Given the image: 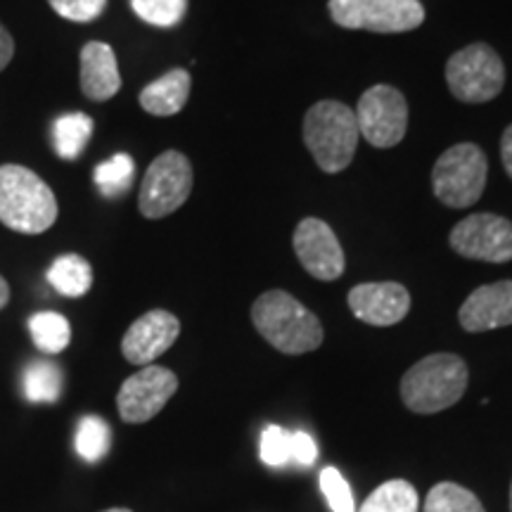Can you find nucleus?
<instances>
[{
    "instance_id": "f257e3e1",
    "label": "nucleus",
    "mask_w": 512,
    "mask_h": 512,
    "mask_svg": "<svg viewBox=\"0 0 512 512\" xmlns=\"http://www.w3.org/2000/svg\"><path fill=\"white\" fill-rule=\"evenodd\" d=\"M57 197L36 171L22 164L0 166V223L22 235H41L55 226Z\"/></svg>"
},
{
    "instance_id": "f03ea898",
    "label": "nucleus",
    "mask_w": 512,
    "mask_h": 512,
    "mask_svg": "<svg viewBox=\"0 0 512 512\" xmlns=\"http://www.w3.org/2000/svg\"><path fill=\"white\" fill-rule=\"evenodd\" d=\"M252 323L259 335L280 354L299 356L323 344V325L290 292L268 290L252 306Z\"/></svg>"
},
{
    "instance_id": "7ed1b4c3",
    "label": "nucleus",
    "mask_w": 512,
    "mask_h": 512,
    "mask_svg": "<svg viewBox=\"0 0 512 512\" xmlns=\"http://www.w3.org/2000/svg\"><path fill=\"white\" fill-rule=\"evenodd\" d=\"M358 131L354 107L339 100H320L304 114V143L325 174H339L354 162Z\"/></svg>"
},
{
    "instance_id": "20e7f679",
    "label": "nucleus",
    "mask_w": 512,
    "mask_h": 512,
    "mask_svg": "<svg viewBox=\"0 0 512 512\" xmlns=\"http://www.w3.org/2000/svg\"><path fill=\"white\" fill-rule=\"evenodd\" d=\"M467 366L456 354H430L403 375L401 399L418 415L441 413L456 406L467 389Z\"/></svg>"
},
{
    "instance_id": "39448f33",
    "label": "nucleus",
    "mask_w": 512,
    "mask_h": 512,
    "mask_svg": "<svg viewBox=\"0 0 512 512\" xmlns=\"http://www.w3.org/2000/svg\"><path fill=\"white\" fill-rule=\"evenodd\" d=\"M489 162L475 143L448 147L432 169V190L441 204L451 209H465L484 195Z\"/></svg>"
},
{
    "instance_id": "423d86ee",
    "label": "nucleus",
    "mask_w": 512,
    "mask_h": 512,
    "mask_svg": "<svg viewBox=\"0 0 512 512\" xmlns=\"http://www.w3.org/2000/svg\"><path fill=\"white\" fill-rule=\"evenodd\" d=\"M446 83L453 98L467 105H482L501 95L505 67L501 55L486 43H472L446 62Z\"/></svg>"
},
{
    "instance_id": "0eeeda50",
    "label": "nucleus",
    "mask_w": 512,
    "mask_h": 512,
    "mask_svg": "<svg viewBox=\"0 0 512 512\" xmlns=\"http://www.w3.org/2000/svg\"><path fill=\"white\" fill-rule=\"evenodd\" d=\"M192 192V164L178 150H166L147 166L138 192V209L145 219L157 221L174 214Z\"/></svg>"
},
{
    "instance_id": "6e6552de",
    "label": "nucleus",
    "mask_w": 512,
    "mask_h": 512,
    "mask_svg": "<svg viewBox=\"0 0 512 512\" xmlns=\"http://www.w3.org/2000/svg\"><path fill=\"white\" fill-rule=\"evenodd\" d=\"M332 22L351 31L406 34L425 22L420 0H330Z\"/></svg>"
},
{
    "instance_id": "1a4fd4ad",
    "label": "nucleus",
    "mask_w": 512,
    "mask_h": 512,
    "mask_svg": "<svg viewBox=\"0 0 512 512\" xmlns=\"http://www.w3.org/2000/svg\"><path fill=\"white\" fill-rule=\"evenodd\" d=\"M354 114L361 138L380 150L399 145L408 131V102L399 88L387 83L368 88L354 107Z\"/></svg>"
},
{
    "instance_id": "9d476101",
    "label": "nucleus",
    "mask_w": 512,
    "mask_h": 512,
    "mask_svg": "<svg viewBox=\"0 0 512 512\" xmlns=\"http://www.w3.org/2000/svg\"><path fill=\"white\" fill-rule=\"evenodd\" d=\"M448 245L463 259L508 264L512 261V221L498 214H472L456 223Z\"/></svg>"
},
{
    "instance_id": "9b49d317",
    "label": "nucleus",
    "mask_w": 512,
    "mask_h": 512,
    "mask_svg": "<svg viewBox=\"0 0 512 512\" xmlns=\"http://www.w3.org/2000/svg\"><path fill=\"white\" fill-rule=\"evenodd\" d=\"M178 389V377L164 366H145L121 384L117 408L121 420L128 425H143L162 413Z\"/></svg>"
},
{
    "instance_id": "f8f14e48",
    "label": "nucleus",
    "mask_w": 512,
    "mask_h": 512,
    "mask_svg": "<svg viewBox=\"0 0 512 512\" xmlns=\"http://www.w3.org/2000/svg\"><path fill=\"white\" fill-rule=\"evenodd\" d=\"M292 245L299 264L311 278L323 280V283L342 278L347 259H344V249L339 245L335 230L325 221L313 219V216L299 221Z\"/></svg>"
},
{
    "instance_id": "ddd939ff",
    "label": "nucleus",
    "mask_w": 512,
    "mask_h": 512,
    "mask_svg": "<svg viewBox=\"0 0 512 512\" xmlns=\"http://www.w3.org/2000/svg\"><path fill=\"white\" fill-rule=\"evenodd\" d=\"M178 335H181V320L174 313L164 309L147 311L126 330L121 339V354L133 366H152L159 356L174 347Z\"/></svg>"
},
{
    "instance_id": "4468645a",
    "label": "nucleus",
    "mask_w": 512,
    "mask_h": 512,
    "mask_svg": "<svg viewBox=\"0 0 512 512\" xmlns=\"http://www.w3.org/2000/svg\"><path fill=\"white\" fill-rule=\"evenodd\" d=\"M349 309L358 320L389 328L411 311V294L399 283H363L349 292Z\"/></svg>"
},
{
    "instance_id": "2eb2a0df",
    "label": "nucleus",
    "mask_w": 512,
    "mask_h": 512,
    "mask_svg": "<svg viewBox=\"0 0 512 512\" xmlns=\"http://www.w3.org/2000/svg\"><path fill=\"white\" fill-rule=\"evenodd\" d=\"M460 328L489 332L512 325V280L477 287L458 311Z\"/></svg>"
},
{
    "instance_id": "dca6fc26",
    "label": "nucleus",
    "mask_w": 512,
    "mask_h": 512,
    "mask_svg": "<svg viewBox=\"0 0 512 512\" xmlns=\"http://www.w3.org/2000/svg\"><path fill=\"white\" fill-rule=\"evenodd\" d=\"M81 93L93 102H107L121 91L119 62L114 50L102 41H91L79 55Z\"/></svg>"
},
{
    "instance_id": "f3484780",
    "label": "nucleus",
    "mask_w": 512,
    "mask_h": 512,
    "mask_svg": "<svg viewBox=\"0 0 512 512\" xmlns=\"http://www.w3.org/2000/svg\"><path fill=\"white\" fill-rule=\"evenodd\" d=\"M192 76L188 69H171L140 91V107L152 117H174L190 98Z\"/></svg>"
},
{
    "instance_id": "a211bd4d",
    "label": "nucleus",
    "mask_w": 512,
    "mask_h": 512,
    "mask_svg": "<svg viewBox=\"0 0 512 512\" xmlns=\"http://www.w3.org/2000/svg\"><path fill=\"white\" fill-rule=\"evenodd\" d=\"M48 283L62 297L79 299L93 287V268L81 254H62L48 268Z\"/></svg>"
},
{
    "instance_id": "6ab92c4d",
    "label": "nucleus",
    "mask_w": 512,
    "mask_h": 512,
    "mask_svg": "<svg viewBox=\"0 0 512 512\" xmlns=\"http://www.w3.org/2000/svg\"><path fill=\"white\" fill-rule=\"evenodd\" d=\"M93 119L83 112L62 114L53 124L55 155L64 162H76L93 136Z\"/></svg>"
},
{
    "instance_id": "aec40b11",
    "label": "nucleus",
    "mask_w": 512,
    "mask_h": 512,
    "mask_svg": "<svg viewBox=\"0 0 512 512\" xmlns=\"http://www.w3.org/2000/svg\"><path fill=\"white\" fill-rule=\"evenodd\" d=\"M29 332L36 349L48 356L62 354L69 347V342H72V325H69V320L62 313L55 311L34 313L29 318Z\"/></svg>"
},
{
    "instance_id": "412c9836",
    "label": "nucleus",
    "mask_w": 512,
    "mask_h": 512,
    "mask_svg": "<svg viewBox=\"0 0 512 512\" xmlns=\"http://www.w3.org/2000/svg\"><path fill=\"white\" fill-rule=\"evenodd\" d=\"M22 389L31 403H55L62 394V370L53 361H31L24 368Z\"/></svg>"
},
{
    "instance_id": "4be33fe9",
    "label": "nucleus",
    "mask_w": 512,
    "mask_h": 512,
    "mask_svg": "<svg viewBox=\"0 0 512 512\" xmlns=\"http://www.w3.org/2000/svg\"><path fill=\"white\" fill-rule=\"evenodd\" d=\"M418 510H420V498H418V491H415V486L411 482H406V479H392V482H384L382 486H377L358 512H418Z\"/></svg>"
},
{
    "instance_id": "5701e85b",
    "label": "nucleus",
    "mask_w": 512,
    "mask_h": 512,
    "mask_svg": "<svg viewBox=\"0 0 512 512\" xmlns=\"http://www.w3.org/2000/svg\"><path fill=\"white\" fill-rule=\"evenodd\" d=\"M76 453L86 463H100L112 448V430L100 415H83L76 427Z\"/></svg>"
},
{
    "instance_id": "b1692460",
    "label": "nucleus",
    "mask_w": 512,
    "mask_h": 512,
    "mask_svg": "<svg viewBox=\"0 0 512 512\" xmlns=\"http://www.w3.org/2000/svg\"><path fill=\"white\" fill-rule=\"evenodd\" d=\"M133 176H136V162L124 152L98 164L93 171V181L98 185L100 195L107 197V200H117V197L124 195L131 188Z\"/></svg>"
},
{
    "instance_id": "393cba45",
    "label": "nucleus",
    "mask_w": 512,
    "mask_h": 512,
    "mask_svg": "<svg viewBox=\"0 0 512 512\" xmlns=\"http://www.w3.org/2000/svg\"><path fill=\"white\" fill-rule=\"evenodd\" d=\"M425 512H486L479 498L465 486L441 482L427 494Z\"/></svg>"
},
{
    "instance_id": "a878e982",
    "label": "nucleus",
    "mask_w": 512,
    "mask_h": 512,
    "mask_svg": "<svg viewBox=\"0 0 512 512\" xmlns=\"http://www.w3.org/2000/svg\"><path fill=\"white\" fill-rule=\"evenodd\" d=\"M131 8L143 22L157 29H171L183 22L188 0H131Z\"/></svg>"
},
{
    "instance_id": "bb28decb",
    "label": "nucleus",
    "mask_w": 512,
    "mask_h": 512,
    "mask_svg": "<svg viewBox=\"0 0 512 512\" xmlns=\"http://www.w3.org/2000/svg\"><path fill=\"white\" fill-rule=\"evenodd\" d=\"M320 489H323L325 498H328L332 512H356L354 494H351L347 479L337 467H325L320 472Z\"/></svg>"
},
{
    "instance_id": "cd10ccee",
    "label": "nucleus",
    "mask_w": 512,
    "mask_h": 512,
    "mask_svg": "<svg viewBox=\"0 0 512 512\" xmlns=\"http://www.w3.org/2000/svg\"><path fill=\"white\" fill-rule=\"evenodd\" d=\"M259 453L261 460L271 467H283L290 463V432H285L278 425H268L261 434Z\"/></svg>"
},
{
    "instance_id": "c85d7f7f",
    "label": "nucleus",
    "mask_w": 512,
    "mask_h": 512,
    "mask_svg": "<svg viewBox=\"0 0 512 512\" xmlns=\"http://www.w3.org/2000/svg\"><path fill=\"white\" fill-rule=\"evenodd\" d=\"M50 8L69 22H95L107 8V0H48Z\"/></svg>"
},
{
    "instance_id": "c756f323",
    "label": "nucleus",
    "mask_w": 512,
    "mask_h": 512,
    "mask_svg": "<svg viewBox=\"0 0 512 512\" xmlns=\"http://www.w3.org/2000/svg\"><path fill=\"white\" fill-rule=\"evenodd\" d=\"M318 458V446L306 432H292L290 434V460L292 463L311 467Z\"/></svg>"
},
{
    "instance_id": "7c9ffc66",
    "label": "nucleus",
    "mask_w": 512,
    "mask_h": 512,
    "mask_svg": "<svg viewBox=\"0 0 512 512\" xmlns=\"http://www.w3.org/2000/svg\"><path fill=\"white\" fill-rule=\"evenodd\" d=\"M12 57H15V38L0 24V72L12 62Z\"/></svg>"
},
{
    "instance_id": "2f4dec72",
    "label": "nucleus",
    "mask_w": 512,
    "mask_h": 512,
    "mask_svg": "<svg viewBox=\"0 0 512 512\" xmlns=\"http://www.w3.org/2000/svg\"><path fill=\"white\" fill-rule=\"evenodd\" d=\"M501 159H503V166H505V174H508L510 181H512V124L505 128V133L501 138Z\"/></svg>"
},
{
    "instance_id": "473e14b6",
    "label": "nucleus",
    "mask_w": 512,
    "mask_h": 512,
    "mask_svg": "<svg viewBox=\"0 0 512 512\" xmlns=\"http://www.w3.org/2000/svg\"><path fill=\"white\" fill-rule=\"evenodd\" d=\"M8 302H10V285H8V280L0 275V311L8 306Z\"/></svg>"
},
{
    "instance_id": "72a5a7b5",
    "label": "nucleus",
    "mask_w": 512,
    "mask_h": 512,
    "mask_svg": "<svg viewBox=\"0 0 512 512\" xmlns=\"http://www.w3.org/2000/svg\"><path fill=\"white\" fill-rule=\"evenodd\" d=\"M102 512H133V510H128V508H110V510H102Z\"/></svg>"
},
{
    "instance_id": "f704fd0d",
    "label": "nucleus",
    "mask_w": 512,
    "mask_h": 512,
    "mask_svg": "<svg viewBox=\"0 0 512 512\" xmlns=\"http://www.w3.org/2000/svg\"><path fill=\"white\" fill-rule=\"evenodd\" d=\"M510 512H512V486H510Z\"/></svg>"
}]
</instances>
